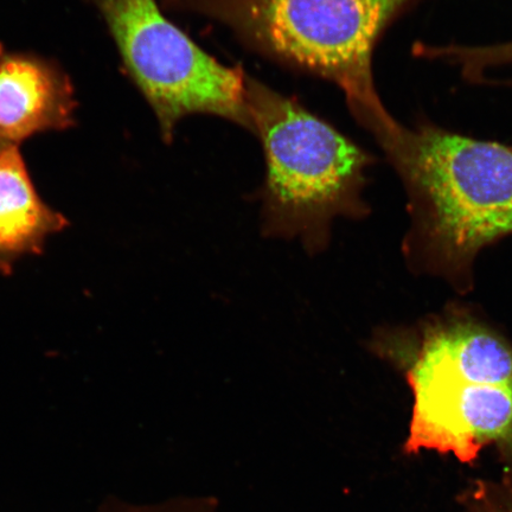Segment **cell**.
<instances>
[{
	"label": "cell",
	"mask_w": 512,
	"mask_h": 512,
	"mask_svg": "<svg viewBox=\"0 0 512 512\" xmlns=\"http://www.w3.org/2000/svg\"><path fill=\"white\" fill-rule=\"evenodd\" d=\"M0 54H2V53H0Z\"/></svg>",
	"instance_id": "7c38bea8"
},
{
	"label": "cell",
	"mask_w": 512,
	"mask_h": 512,
	"mask_svg": "<svg viewBox=\"0 0 512 512\" xmlns=\"http://www.w3.org/2000/svg\"><path fill=\"white\" fill-rule=\"evenodd\" d=\"M374 351L405 373L413 413L403 450L472 465L495 448L512 478V345L465 317L426 324L419 334L381 332Z\"/></svg>",
	"instance_id": "6da1fadb"
},
{
	"label": "cell",
	"mask_w": 512,
	"mask_h": 512,
	"mask_svg": "<svg viewBox=\"0 0 512 512\" xmlns=\"http://www.w3.org/2000/svg\"><path fill=\"white\" fill-rule=\"evenodd\" d=\"M98 512H220L219 502L210 496H182L152 504H133L111 499Z\"/></svg>",
	"instance_id": "30bf717a"
},
{
	"label": "cell",
	"mask_w": 512,
	"mask_h": 512,
	"mask_svg": "<svg viewBox=\"0 0 512 512\" xmlns=\"http://www.w3.org/2000/svg\"><path fill=\"white\" fill-rule=\"evenodd\" d=\"M121 59L155 112L165 142L179 121L215 115L251 131L246 74L223 66L166 18L157 0H92Z\"/></svg>",
	"instance_id": "5b68a950"
},
{
	"label": "cell",
	"mask_w": 512,
	"mask_h": 512,
	"mask_svg": "<svg viewBox=\"0 0 512 512\" xmlns=\"http://www.w3.org/2000/svg\"><path fill=\"white\" fill-rule=\"evenodd\" d=\"M246 106L265 155V234L323 251L332 222L367 213L362 192L373 157L296 99L248 75Z\"/></svg>",
	"instance_id": "277c9868"
},
{
	"label": "cell",
	"mask_w": 512,
	"mask_h": 512,
	"mask_svg": "<svg viewBox=\"0 0 512 512\" xmlns=\"http://www.w3.org/2000/svg\"><path fill=\"white\" fill-rule=\"evenodd\" d=\"M420 56L456 64L466 79L480 81L490 69L512 66V41L490 47H422ZM512 85V81H509Z\"/></svg>",
	"instance_id": "ba28073f"
},
{
	"label": "cell",
	"mask_w": 512,
	"mask_h": 512,
	"mask_svg": "<svg viewBox=\"0 0 512 512\" xmlns=\"http://www.w3.org/2000/svg\"><path fill=\"white\" fill-rule=\"evenodd\" d=\"M407 190L416 251L435 271L469 277L477 254L512 234V149L432 124L402 128L386 149Z\"/></svg>",
	"instance_id": "3957f363"
},
{
	"label": "cell",
	"mask_w": 512,
	"mask_h": 512,
	"mask_svg": "<svg viewBox=\"0 0 512 512\" xmlns=\"http://www.w3.org/2000/svg\"><path fill=\"white\" fill-rule=\"evenodd\" d=\"M460 512H512V479H476L457 498Z\"/></svg>",
	"instance_id": "9c48e42d"
},
{
	"label": "cell",
	"mask_w": 512,
	"mask_h": 512,
	"mask_svg": "<svg viewBox=\"0 0 512 512\" xmlns=\"http://www.w3.org/2000/svg\"><path fill=\"white\" fill-rule=\"evenodd\" d=\"M10 145V143L5 142L2 138H0V152H2L6 146Z\"/></svg>",
	"instance_id": "8fae6325"
},
{
	"label": "cell",
	"mask_w": 512,
	"mask_h": 512,
	"mask_svg": "<svg viewBox=\"0 0 512 512\" xmlns=\"http://www.w3.org/2000/svg\"><path fill=\"white\" fill-rule=\"evenodd\" d=\"M74 93L66 75L29 55L0 54V138L17 143L32 134L73 125Z\"/></svg>",
	"instance_id": "8992f818"
},
{
	"label": "cell",
	"mask_w": 512,
	"mask_h": 512,
	"mask_svg": "<svg viewBox=\"0 0 512 512\" xmlns=\"http://www.w3.org/2000/svg\"><path fill=\"white\" fill-rule=\"evenodd\" d=\"M416 0H166L213 19L254 53L341 88L358 124L382 150L402 125L382 104L373 53L384 30Z\"/></svg>",
	"instance_id": "7a4b0ae2"
},
{
	"label": "cell",
	"mask_w": 512,
	"mask_h": 512,
	"mask_svg": "<svg viewBox=\"0 0 512 512\" xmlns=\"http://www.w3.org/2000/svg\"><path fill=\"white\" fill-rule=\"evenodd\" d=\"M67 226L38 196L17 146H6L0 152V274H11L25 255L41 254L48 236Z\"/></svg>",
	"instance_id": "52a82bcc"
}]
</instances>
